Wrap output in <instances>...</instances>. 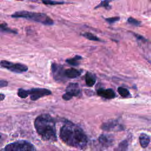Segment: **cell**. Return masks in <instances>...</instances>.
<instances>
[{
  "mask_svg": "<svg viewBox=\"0 0 151 151\" xmlns=\"http://www.w3.org/2000/svg\"><path fill=\"white\" fill-rule=\"evenodd\" d=\"M64 69L63 65L52 63L51 64V72L54 79L58 82H63L65 81L66 77L64 75Z\"/></svg>",
  "mask_w": 151,
  "mask_h": 151,
  "instance_id": "8",
  "label": "cell"
},
{
  "mask_svg": "<svg viewBox=\"0 0 151 151\" xmlns=\"http://www.w3.org/2000/svg\"><path fill=\"white\" fill-rule=\"evenodd\" d=\"M150 1H151V0H150Z\"/></svg>",
  "mask_w": 151,
  "mask_h": 151,
  "instance_id": "28",
  "label": "cell"
},
{
  "mask_svg": "<svg viewBox=\"0 0 151 151\" xmlns=\"http://www.w3.org/2000/svg\"><path fill=\"white\" fill-rule=\"evenodd\" d=\"M139 142L140 146L142 147L145 148L148 146L150 142V137L145 133H141L139 136Z\"/></svg>",
  "mask_w": 151,
  "mask_h": 151,
  "instance_id": "14",
  "label": "cell"
},
{
  "mask_svg": "<svg viewBox=\"0 0 151 151\" xmlns=\"http://www.w3.org/2000/svg\"><path fill=\"white\" fill-rule=\"evenodd\" d=\"M127 22L132 25H133V26H135V27H137V26H139L141 24V22L138 21L137 19H135V18H133L132 17H129L127 18Z\"/></svg>",
  "mask_w": 151,
  "mask_h": 151,
  "instance_id": "22",
  "label": "cell"
},
{
  "mask_svg": "<svg viewBox=\"0 0 151 151\" xmlns=\"http://www.w3.org/2000/svg\"><path fill=\"white\" fill-rule=\"evenodd\" d=\"M82 59V57L80 55H76L73 58H68L66 60V62L70 65L73 66H77L79 64V61Z\"/></svg>",
  "mask_w": 151,
  "mask_h": 151,
  "instance_id": "16",
  "label": "cell"
},
{
  "mask_svg": "<svg viewBox=\"0 0 151 151\" xmlns=\"http://www.w3.org/2000/svg\"><path fill=\"white\" fill-rule=\"evenodd\" d=\"M61 140L69 146L84 149L87 144V137L83 130L78 126L66 121L60 130Z\"/></svg>",
  "mask_w": 151,
  "mask_h": 151,
  "instance_id": "1",
  "label": "cell"
},
{
  "mask_svg": "<svg viewBox=\"0 0 151 151\" xmlns=\"http://www.w3.org/2000/svg\"><path fill=\"white\" fill-rule=\"evenodd\" d=\"M37 133L44 141L54 142L57 140L55 122L48 114L38 116L34 122Z\"/></svg>",
  "mask_w": 151,
  "mask_h": 151,
  "instance_id": "2",
  "label": "cell"
},
{
  "mask_svg": "<svg viewBox=\"0 0 151 151\" xmlns=\"http://www.w3.org/2000/svg\"><path fill=\"white\" fill-rule=\"evenodd\" d=\"M51 94V91L45 88H32L28 90L19 88L17 91V95L22 99H25L28 96L32 101H36L41 97Z\"/></svg>",
  "mask_w": 151,
  "mask_h": 151,
  "instance_id": "4",
  "label": "cell"
},
{
  "mask_svg": "<svg viewBox=\"0 0 151 151\" xmlns=\"http://www.w3.org/2000/svg\"><path fill=\"white\" fill-rule=\"evenodd\" d=\"M5 98V96L4 94H2V93H0V101L4 100Z\"/></svg>",
  "mask_w": 151,
  "mask_h": 151,
  "instance_id": "25",
  "label": "cell"
},
{
  "mask_svg": "<svg viewBox=\"0 0 151 151\" xmlns=\"http://www.w3.org/2000/svg\"><path fill=\"white\" fill-rule=\"evenodd\" d=\"M12 18H21L31 20L45 25H52L54 24V21L51 18L45 13L31 12L28 11H18L11 15Z\"/></svg>",
  "mask_w": 151,
  "mask_h": 151,
  "instance_id": "3",
  "label": "cell"
},
{
  "mask_svg": "<svg viewBox=\"0 0 151 151\" xmlns=\"http://www.w3.org/2000/svg\"><path fill=\"white\" fill-rule=\"evenodd\" d=\"M0 32L9 34H17V32L15 30L8 27L6 23L0 24Z\"/></svg>",
  "mask_w": 151,
  "mask_h": 151,
  "instance_id": "15",
  "label": "cell"
},
{
  "mask_svg": "<svg viewBox=\"0 0 151 151\" xmlns=\"http://www.w3.org/2000/svg\"><path fill=\"white\" fill-rule=\"evenodd\" d=\"M0 65L11 72L15 73H22L28 71V67L22 63H15L6 60L0 61Z\"/></svg>",
  "mask_w": 151,
  "mask_h": 151,
  "instance_id": "6",
  "label": "cell"
},
{
  "mask_svg": "<svg viewBox=\"0 0 151 151\" xmlns=\"http://www.w3.org/2000/svg\"><path fill=\"white\" fill-rule=\"evenodd\" d=\"M97 93L99 96H101L107 99H114L116 97V94L114 91L111 88H107V89L100 88L97 90Z\"/></svg>",
  "mask_w": 151,
  "mask_h": 151,
  "instance_id": "9",
  "label": "cell"
},
{
  "mask_svg": "<svg viewBox=\"0 0 151 151\" xmlns=\"http://www.w3.org/2000/svg\"><path fill=\"white\" fill-rule=\"evenodd\" d=\"M34 146L29 142L24 140H17L6 145L4 151H35Z\"/></svg>",
  "mask_w": 151,
  "mask_h": 151,
  "instance_id": "5",
  "label": "cell"
},
{
  "mask_svg": "<svg viewBox=\"0 0 151 151\" xmlns=\"http://www.w3.org/2000/svg\"><path fill=\"white\" fill-rule=\"evenodd\" d=\"M113 1V0H103L96 6H95L94 9H97L103 7L106 9H109L111 8V6H110L109 3Z\"/></svg>",
  "mask_w": 151,
  "mask_h": 151,
  "instance_id": "19",
  "label": "cell"
},
{
  "mask_svg": "<svg viewBox=\"0 0 151 151\" xmlns=\"http://www.w3.org/2000/svg\"><path fill=\"white\" fill-rule=\"evenodd\" d=\"M117 91L119 93V94L121 96H122L123 97H126L129 96L130 94L129 91L127 88L122 87H119L117 88Z\"/></svg>",
  "mask_w": 151,
  "mask_h": 151,
  "instance_id": "20",
  "label": "cell"
},
{
  "mask_svg": "<svg viewBox=\"0 0 151 151\" xmlns=\"http://www.w3.org/2000/svg\"><path fill=\"white\" fill-rule=\"evenodd\" d=\"M8 83L7 81H5L4 80H0V88L6 87L8 86Z\"/></svg>",
  "mask_w": 151,
  "mask_h": 151,
  "instance_id": "24",
  "label": "cell"
},
{
  "mask_svg": "<svg viewBox=\"0 0 151 151\" xmlns=\"http://www.w3.org/2000/svg\"><path fill=\"white\" fill-rule=\"evenodd\" d=\"M85 81L86 84L88 87H92L96 83V78L93 74L90 72H87L85 76Z\"/></svg>",
  "mask_w": 151,
  "mask_h": 151,
  "instance_id": "13",
  "label": "cell"
},
{
  "mask_svg": "<svg viewBox=\"0 0 151 151\" xmlns=\"http://www.w3.org/2000/svg\"><path fill=\"white\" fill-rule=\"evenodd\" d=\"M16 1H22V0H16Z\"/></svg>",
  "mask_w": 151,
  "mask_h": 151,
  "instance_id": "27",
  "label": "cell"
},
{
  "mask_svg": "<svg viewBox=\"0 0 151 151\" xmlns=\"http://www.w3.org/2000/svg\"><path fill=\"white\" fill-rule=\"evenodd\" d=\"M80 74H81L80 71L73 68H68L64 70V75L66 78H74L80 76Z\"/></svg>",
  "mask_w": 151,
  "mask_h": 151,
  "instance_id": "12",
  "label": "cell"
},
{
  "mask_svg": "<svg viewBox=\"0 0 151 151\" xmlns=\"http://www.w3.org/2000/svg\"><path fill=\"white\" fill-rule=\"evenodd\" d=\"M98 140L99 143L103 147H107L110 146V145H111L113 143V139L110 136H109L104 134H102L99 136Z\"/></svg>",
  "mask_w": 151,
  "mask_h": 151,
  "instance_id": "11",
  "label": "cell"
},
{
  "mask_svg": "<svg viewBox=\"0 0 151 151\" xmlns=\"http://www.w3.org/2000/svg\"><path fill=\"white\" fill-rule=\"evenodd\" d=\"M81 93L78 84L77 83H70L65 89V93L62 97L65 101L70 100L74 96H78Z\"/></svg>",
  "mask_w": 151,
  "mask_h": 151,
  "instance_id": "7",
  "label": "cell"
},
{
  "mask_svg": "<svg viewBox=\"0 0 151 151\" xmlns=\"http://www.w3.org/2000/svg\"><path fill=\"white\" fill-rule=\"evenodd\" d=\"M101 128L104 130H107V131L115 130L116 129H118V130L121 129L120 125L116 120H111L103 123L101 125Z\"/></svg>",
  "mask_w": 151,
  "mask_h": 151,
  "instance_id": "10",
  "label": "cell"
},
{
  "mask_svg": "<svg viewBox=\"0 0 151 151\" xmlns=\"http://www.w3.org/2000/svg\"><path fill=\"white\" fill-rule=\"evenodd\" d=\"M1 136H1V133H0V139H1Z\"/></svg>",
  "mask_w": 151,
  "mask_h": 151,
  "instance_id": "26",
  "label": "cell"
},
{
  "mask_svg": "<svg viewBox=\"0 0 151 151\" xmlns=\"http://www.w3.org/2000/svg\"><path fill=\"white\" fill-rule=\"evenodd\" d=\"M82 35L85 37L86 38L90 40V41H101V40L96 35L94 34L89 32H86L83 34H82Z\"/></svg>",
  "mask_w": 151,
  "mask_h": 151,
  "instance_id": "18",
  "label": "cell"
},
{
  "mask_svg": "<svg viewBox=\"0 0 151 151\" xmlns=\"http://www.w3.org/2000/svg\"><path fill=\"white\" fill-rule=\"evenodd\" d=\"M128 145L127 140H124L119 144L117 147L113 151H127Z\"/></svg>",
  "mask_w": 151,
  "mask_h": 151,
  "instance_id": "17",
  "label": "cell"
},
{
  "mask_svg": "<svg viewBox=\"0 0 151 151\" xmlns=\"http://www.w3.org/2000/svg\"><path fill=\"white\" fill-rule=\"evenodd\" d=\"M42 2L45 5H61L64 4V2L56 1L54 0H42Z\"/></svg>",
  "mask_w": 151,
  "mask_h": 151,
  "instance_id": "21",
  "label": "cell"
},
{
  "mask_svg": "<svg viewBox=\"0 0 151 151\" xmlns=\"http://www.w3.org/2000/svg\"><path fill=\"white\" fill-rule=\"evenodd\" d=\"M105 19L109 24H113V23L118 21L120 19V17H113L106 18Z\"/></svg>",
  "mask_w": 151,
  "mask_h": 151,
  "instance_id": "23",
  "label": "cell"
}]
</instances>
